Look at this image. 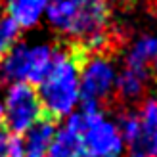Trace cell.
Instances as JSON below:
<instances>
[{"mask_svg":"<svg viewBox=\"0 0 157 157\" xmlns=\"http://www.w3.org/2000/svg\"><path fill=\"white\" fill-rule=\"evenodd\" d=\"M46 10L52 25L77 38L88 54H98L107 44L109 0H48Z\"/></svg>","mask_w":157,"mask_h":157,"instance_id":"6da1fadb","label":"cell"},{"mask_svg":"<svg viewBox=\"0 0 157 157\" xmlns=\"http://www.w3.org/2000/svg\"><path fill=\"white\" fill-rule=\"evenodd\" d=\"M147 78L138 75L134 71L124 67L121 75L115 78V90L119 94L121 100H136L140 98V94L144 92V84H146Z\"/></svg>","mask_w":157,"mask_h":157,"instance_id":"7c38bea8","label":"cell"},{"mask_svg":"<svg viewBox=\"0 0 157 157\" xmlns=\"http://www.w3.org/2000/svg\"><path fill=\"white\" fill-rule=\"evenodd\" d=\"M4 127V105L0 104V128Z\"/></svg>","mask_w":157,"mask_h":157,"instance_id":"e0dca14e","label":"cell"},{"mask_svg":"<svg viewBox=\"0 0 157 157\" xmlns=\"http://www.w3.org/2000/svg\"><path fill=\"white\" fill-rule=\"evenodd\" d=\"M46 6L48 0H8L6 10L21 29H27L38 23L40 15L46 12Z\"/></svg>","mask_w":157,"mask_h":157,"instance_id":"30bf717a","label":"cell"},{"mask_svg":"<svg viewBox=\"0 0 157 157\" xmlns=\"http://www.w3.org/2000/svg\"><path fill=\"white\" fill-rule=\"evenodd\" d=\"M19 25L15 23L10 15H2L0 17V61L6 58V54L12 50V46L15 44L19 36Z\"/></svg>","mask_w":157,"mask_h":157,"instance_id":"4fadbf2b","label":"cell"},{"mask_svg":"<svg viewBox=\"0 0 157 157\" xmlns=\"http://www.w3.org/2000/svg\"><path fill=\"white\" fill-rule=\"evenodd\" d=\"M65 127L81 140L82 157H121L123 136L117 124L104 119L100 107L82 105L67 119Z\"/></svg>","mask_w":157,"mask_h":157,"instance_id":"3957f363","label":"cell"},{"mask_svg":"<svg viewBox=\"0 0 157 157\" xmlns=\"http://www.w3.org/2000/svg\"><path fill=\"white\" fill-rule=\"evenodd\" d=\"M10 132L4 127L0 128V157H8V147H10Z\"/></svg>","mask_w":157,"mask_h":157,"instance_id":"9a60e30c","label":"cell"},{"mask_svg":"<svg viewBox=\"0 0 157 157\" xmlns=\"http://www.w3.org/2000/svg\"><path fill=\"white\" fill-rule=\"evenodd\" d=\"M150 75H153L157 78V58L151 61V65H150Z\"/></svg>","mask_w":157,"mask_h":157,"instance_id":"2e32d148","label":"cell"},{"mask_svg":"<svg viewBox=\"0 0 157 157\" xmlns=\"http://www.w3.org/2000/svg\"><path fill=\"white\" fill-rule=\"evenodd\" d=\"M46 157H82L81 140L67 127L54 134V140L46 151Z\"/></svg>","mask_w":157,"mask_h":157,"instance_id":"8fae6325","label":"cell"},{"mask_svg":"<svg viewBox=\"0 0 157 157\" xmlns=\"http://www.w3.org/2000/svg\"><path fill=\"white\" fill-rule=\"evenodd\" d=\"M119 130L128 157H157V98H147L140 109L123 115Z\"/></svg>","mask_w":157,"mask_h":157,"instance_id":"5b68a950","label":"cell"},{"mask_svg":"<svg viewBox=\"0 0 157 157\" xmlns=\"http://www.w3.org/2000/svg\"><path fill=\"white\" fill-rule=\"evenodd\" d=\"M44 107L40 96L33 84L29 82H13L6 94L4 104V123L8 124L10 134H25L33 124L42 119Z\"/></svg>","mask_w":157,"mask_h":157,"instance_id":"8992f818","label":"cell"},{"mask_svg":"<svg viewBox=\"0 0 157 157\" xmlns=\"http://www.w3.org/2000/svg\"><path fill=\"white\" fill-rule=\"evenodd\" d=\"M157 58V38L155 36H140L130 48L127 56V69L150 78V65Z\"/></svg>","mask_w":157,"mask_h":157,"instance_id":"9c48e42d","label":"cell"},{"mask_svg":"<svg viewBox=\"0 0 157 157\" xmlns=\"http://www.w3.org/2000/svg\"><path fill=\"white\" fill-rule=\"evenodd\" d=\"M86 56L88 52L77 42H71L63 50H54L52 65L46 77L38 82L36 90L40 96L44 113L50 119L58 121L61 117L71 115L73 107L81 100L78 71H81V65Z\"/></svg>","mask_w":157,"mask_h":157,"instance_id":"7a4b0ae2","label":"cell"},{"mask_svg":"<svg viewBox=\"0 0 157 157\" xmlns=\"http://www.w3.org/2000/svg\"><path fill=\"white\" fill-rule=\"evenodd\" d=\"M115 69L104 54H88L78 71L82 105L100 107L115 90Z\"/></svg>","mask_w":157,"mask_h":157,"instance_id":"52a82bcc","label":"cell"},{"mask_svg":"<svg viewBox=\"0 0 157 157\" xmlns=\"http://www.w3.org/2000/svg\"><path fill=\"white\" fill-rule=\"evenodd\" d=\"M54 50L50 46L17 44L0 61V82H29L38 84L52 65Z\"/></svg>","mask_w":157,"mask_h":157,"instance_id":"277c9868","label":"cell"},{"mask_svg":"<svg viewBox=\"0 0 157 157\" xmlns=\"http://www.w3.org/2000/svg\"><path fill=\"white\" fill-rule=\"evenodd\" d=\"M56 134V121L44 115L38 119L33 127L25 132L23 138V147H25V157H46V151Z\"/></svg>","mask_w":157,"mask_h":157,"instance_id":"ba28073f","label":"cell"},{"mask_svg":"<svg viewBox=\"0 0 157 157\" xmlns=\"http://www.w3.org/2000/svg\"><path fill=\"white\" fill-rule=\"evenodd\" d=\"M8 157H25V147H23V138L17 134L10 136V147H8Z\"/></svg>","mask_w":157,"mask_h":157,"instance_id":"5bb4252c","label":"cell"}]
</instances>
